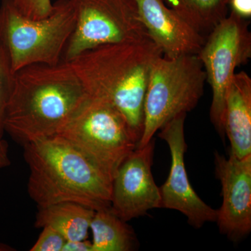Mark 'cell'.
Listing matches in <instances>:
<instances>
[{"label":"cell","instance_id":"3","mask_svg":"<svg viewBox=\"0 0 251 251\" xmlns=\"http://www.w3.org/2000/svg\"><path fill=\"white\" fill-rule=\"evenodd\" d=\"M27 192L38 206L75 202L94 211L110 206L112 180L62 137L25 144Z\"/></svg>","mask_w":251,"mask_h":251},{"label":"cell","instance_id":"20","mask_svg":"<svg viewBox=\"0 0 251 251\" xmlns=\"http://www.w3.org/2000/svg\"><path fill=\"white\" fill-rule=\"evenodd\" d=\"M231 11L244 19L251 17V0H228Z\"/></svg>","mask_w":251,"mask_h":251},{"label":"cell","instance_id":"8","mask_svg":"<svg viewBox=\"0 0 251 251\" xmlns=\"http://www.w3.org/2000/svg\"><path fill=\"white\" fill-rule=\"evenodd\" d=\"M248 20L231 11L206 36L197 54L212 90L209 116L221 138L225 136L224 122L226 92L235 69L251 58V33Z\"/></svg>","mask_w":251,"mask_h":251},{"label":"cell","instance_id":"19","mask_svg":"<svg viewBox=\"0 0 251 251\" xmlns=\"http://www.w3.org/2000/svg\"><path fill=\"white\" fill-rule=\"evenodd\" d=\"M42 229V232L30 251H62L67 242L65 238L52 227H44Z\"/></svg>","mask_w":251,"mask_h":251},{"label":"cell","instance_id":"22","mask_svg":"<svg viewBox=\"0 0 251 251\" xmlns=\"http://www.w3.org/2000/svg\"><path fill=\"white\" fill-rule=\"evenodd\" d=\"M11 161L9 156V145L6 140L0 141V169L10 166Z\"/></svg>","mask_w":251,"mask_h":251},{"label":"cell","instance_id":"14","mask_svg":"<svg viewBox=\"0 0 251 251\" xmlns=\"http://www.w3.org/2000/svg\"><path fill=\"white\" fill-rule=\"evenodd\" d=\"M34 226L50 227L59 232L67 242L87 239L95 211L75 202H59L38 206Z\"/></svg>","mask_w":251,"mask_h":251},{"label":"cell","instance_id":"13","mask_svg":"<svg viewBox=\"0 0 251 251\" xmlns=\"http://www.w3.org/2000/svg\"><path fill=\"white\" fill-rule=\"evenodd\" d=\"M224 128L229 155L243 158L251 154V78L245 72L235 73L227 87Z\"/></svg>","mask_w":251,"mask_h":251},{"label":"cell","instance_id":"11","mask_svg":"<svg viewBox=\"0 0 251 251\" xmlns=\"http://www.w3.org/2000/svg\"><path fill=\"white\" fill-rule=\"evenodd\" d=\"M214 164L223 197L216 223L221 234L237 242L251 231V154L226 158L216 152Z\"/></svg>","mask_w":251,"mask_h":251},{"label":"cell","instance_id":"12","mask_svg":"<svg viewBox=\"0 0 251 251\" xmlns=\"http://www.w3.org/2000/svg\"><path fill=\"white\" fill-rule=\"evenodd\" d=\"M144 25L151 40L168 58L198 54L206 36L190 25L162 0H136Z\"/></svg>","mask_w":251,"mask_h":251},{"label":"cell","instance_id":"7","mask_svg":"<svg viewBox=\"0 0 251 251\" xmlns=\"http://www.w3.org/2000/svg\"><path fill=\"white\" fill-rule=\"evenodd\" d=\"M75 15L74 32L62 60L105 44L151 39L136 0H70Z\"/></svg>","mask_w":251,"mask_h":251},{"label":"cell","instance_id":"9","mask_svg":"<svg viewBox=\"0 0 251 251\" xmlns=\"http://www.w3.org/2000/svg\"><path fill=\"white\" fill-rule=\"evenodd\" d=\"M187 114L172 119L160 129V138L168 144L171 154V168L168 179L161 187V208L174 209L184 214L188 224L196 228L206 223L216 222L217 209L206 204L198 196L188 179L184 155V122Z\"/></svg>","mask_w":251,"mask_h":251},{"label":"cell","instance_id":"4","mask_svg":"<svg viewBox=\"0 0 251 251\" xmlns=\"http://www.w3.org/2000/svg\"><path fill=\"white\" fill-rule=\"evenodd\" d=\"M75 25L70 0H57L49 16L41 19L23 16L14 0H1L0 4V39L14 72L32 64L62 62Z\"/></svg>","mask_w":251,"mask_h":251},{"label":"cell","instance_id":"5","mask_svg":"<svg viewBox=\"0 0 251 251\" xmlns=\"http://www.w3.org/2000/svg\"><path fill=\"white\" fill-rule=\"evenodd\" d=\"M206 82L205 71L197 54L158 57L150 71L143 133L137 148L150 143L172 119L196 108L204 94Z\"/></svg>","mask_w":251,"mask_h":251},{"label":"cell","instance_id":"10","mask_svg":"<svg viewBox=\"0 0 251 251\" xmlns=\"http://www.w3.org/2000/svg\"><path fill=\"white\" fill-rule=\"evenodd\" d=\"M154 148L153 138L145 146L136 148L112 179L110 208L126 222L161 208L160 187L151 173Z\"/></svg>","mask_w":251,"mask_h":251},{"label":"cell","instance_id":"2","mask_svg":"<svg viewBox=\"0 0 251 251\" xmlns=\"http://www.w3.org/2000/svg\"><path fill=\"white\" fill-rule=\"evenodd\" d=\"M163 52L151 39L105 44L69 61L89 97L119 110L141 138L150 71Z\"/></svg>","mask_w":251,"mask_h":251},{"label":"cell","instance_id":"15","mask_svg":"<svg viewBox=\"0 0 251 251\" xmlns=\"http://www.w3.org/2000/svg\"><path fill=\"white\" fill-rule=\"evenodd\" d=\"M92 251H130L136 247L131 227L112 211L110 206L94 212L90 228Z\"/></svg>","mask_w":251,"mask_h":251},{"label":"cell","instance_id":"18","mask_svg":"<svg viewBox=\"0 0 251 251\" xmlns=\"http://www.w3.org/2000/svg\"><path fill=\"white\" fill-rule=\"evenodd\" d=\"M18 11L26 17L41 19L47 17L52 10L51 0H14Z\"/></svg>","mask_w":251,"mask_h":251},{"label":"cell","instance_id":"17","mask_svg":"<svg viewBox=\"0 0 251 251\" xmlns=\"http://www.w3.org/2000/svg\"><path fill=\"white\" fill-rule=\"evenodd\" d=\"M14 75L7 50L0 39V141L4 140L5 112L12 90Z\"/></svg>","mask_w":251,"mask_h":251},{"label":"cell","instance_id":"16","mask_svg":"<svg viewBox=\"0 0 251 251\" xmlns=\"http://www.w3.org/2000/svg\"><path fill=\"white\" fill-rule=\"evenodd\" d=\"M162 1L204 36L209 34L228 15V4L226 0Z\"/></svg>","mask_w":251,"mask_h":251},{"label":"cell","instance_id":"21","mask_svg":"<svg viewBox=\"0 0 251 251\" xmlns=\"http://www.w3.org/2000/svg\"><path fill=\"white\" fill-rule=\"evenodd\" d=\"M62 251H92V244L87 239L82 241L67 242Z\"/></svg>","mask_w":251,"mask_h":251},{"label":"cell","instance_id":"24","mask_svg":"<svg viewBox=\"0 0 251 251\" xmlns=\"http://www.w3.org/2000/svg\"><path fill=\"white\" fill-rule=\"evenodd\" d=\"M227 1V4H228V0H226Z\"/></svg>","mask_w":251,"mask_h":251},{"label":"cell","instance_id":"1","mask_svg":"<svg viewBox=\"0 0 251 251\" xmlns=\"http://www.w3.org/2000/svg\"><path fill=\"white\" fill-rule=\"evenodd\" d=\"M88 98L67 61L22 68L15 72L5 133L23 145L55 136Z\"/></svg>","mask_w":251,"mask_h":251},{"label":"cell","instance_id":"6","mask_svg":"<svg viewBox=\"0 0 251 251\" xmlns=\"http://www.w3.org/2000/svg\"><path fill=\"white\" fill-rule=\"evenodd\" d=\"M57 135L80 150L112 181L140 141L116 108L90 97Z\"/></svg>","mask_w":251,"mask_h":251},{"label":"cell","instance_id":"23","mask_svg":"<svg viewBox=\"0 0 251 251\" xmlns=\"http://www.w3.org/2000/svg\"><path fill=\"white\" fill-rule=\"evenodd\" d=\"M16 249L8 244L0 243V251H14Z\"/></svg>","mask_w":251,"mask_h":251}]
</instances>
